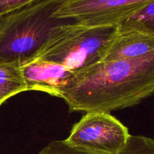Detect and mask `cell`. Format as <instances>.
Segmentation results:
<instances>
[{
  "label": "cell",
  "instance_id": "277c9868",
  "mask_svg": "<svg viewBox=\"0 0 154 154\" xmlns=\"http://www.w3.org/2000/svg\"><path fill=\"white\" fill-rule=\"evenodd\" d=\"M130 136L128 128L110 113L88 112L74 125L65 141L90 151L116 154Z\"/></svg>",
  "mask_w": 154,
  "mask_h": 154
},
{
  "label": "cell",
  "instance_id": "8992f818",
  "mask_svg": "<svg viewBox=\"0 0 154 154\" xmlns=\"http://www.w3.org/2000/svg\"><path fill=\"white\" fill-rule=\"evenodd\" d=\"M154 52V32L123 29L117 26L114 37L104 50L99 61L138 58Z\"/></svg>",
  "mask_w": 154,
  "mask_h": 154
},
{
  "label": "cell",
  "instance_id": "8fae6325",
  "mask_svg": "<svg viewBox=\"0 0 154 154\" xmlns=\"http://www.w3.org/2000/svg\"><path fill=\"white\" fill-rule=\"evenodd\" d=\"M36 1L38 0H0V17Z\"/></svg>",
  "mask_w": 154,
  "mask_h": 154
},
{
  "label": "cell",
  "instance_id": "52a82bcc",
  "mask_svg": "<svg viewBox=\"0 0 154 154\" xmlns=\"http://www.w3.org/2000/svg\"><path fill=\"white\" fill-rule=\"evenodd\" d=\"M21 72L27 91L43 92L56 97L74 74L61 65L41 60H32L22 65Z\"/></svg>",
  "mask_w": 154,
  "mask_h": 154
},
{
  "label": "cell",
  "instance_id": "5b68a950",
  "mask_svg": "<svg viewBox=\"0 0 154 154\" xmlns=\"http://www.w3.org/2000/svg\"><path fill=\"white\" fill-rule=\"evenodd\" d=\"M154 0H63L54 15L89 27L116 26Z\"/></svg>",
  "mask_w": 154,
  "mask_h": 154
},
{
  "label": "cell",
  "instance_id": "7a4b0ae2",
  "mask_svg": "<svg viewBox=\"0 0 154 154\" xmlns=\"http://www.w3.org/2000/svg\"><path fill=\"white\" fill-rule=\"evenodd\" d=\"M62 1L38 0L1 17L0 61L22 66L34 57L56 27L72 21L54 17Z\"/></svg>",
  "mask_w": 154,
  "mask_h": 154
},
{
  "label": "cell",
  "instance_id": "6da1fadb",
  "mask_svg": "<svg viewBox=\"0 0 154 154\" xmlns=\"http://www.w3.org/2000/svg\"><path fill=\"white\" fill-rule=\"evenodd\" d=\"M154 91V52L138 58L98 61L75 72L60 89L70 111L104 112L133 107Z\"/></svg>",
  "mask_w": 154,
  "mask_h": 154
},
{
  "label": "cell",
  "instance_id": "9c48e42d",
  "mask_svg": "<svg viewBox=\"0 0 154 154\" xmlns=\"http://www.w3.org/2000/svg\"><path fill=\"white\" fill-rule=\"evenodd\" d=\"M27 91L21 72V65L16 62L0 61V106L8 99Z\"/></svg>",
  "mask_w": 154,
  "mask_h": 154
},
{
  "label": "cell",
  "instance_id": "ba28073f",
  "mask_svg": "<svg viewBox=\"0 0 154 154\" xmlns=\"http://www.w3.org/2000/svg\"><path fill=\"white\" fill-rule=\"evenodd\" d=\"M37 154H108L96 153L74 147L65 140H55L47 144ZM116 154H154L153 139L142 135H131L126 145Z\"/></svg>",
  "mask_w": 154,
  "mask_h": 154
},
{
  "label": "cell",
  "instance_id": "3957f363",
  "mask_svg": "<svg viewBox=\"0 0 154 154\" xmlns=\"http://www.w3.org/2000/svg\"><path fill=\"white\" fill-rule=\"evenodd\" d=\"M117 30V26L89 27L64 23L54 29L30 60L53 62L75 73L99 61Z\"/></svg>",
  "mask_w": 154,
  "mask_h": 154
},
{
  "label": "cell",
  "instance_id": "30bf717a",
  "mask_svg": "<svg viewBox=\"0 0 154 154\" xmlns=\"http://www.w3.org/2000/svg\"><path fill=\"white\" fill-rule=\"evenodd\" d=\"M118 26L154 32V2L138 10Z\"/></svg>",
  "mask_w": 154,
  "mask_h": 154
}]
</instances>
